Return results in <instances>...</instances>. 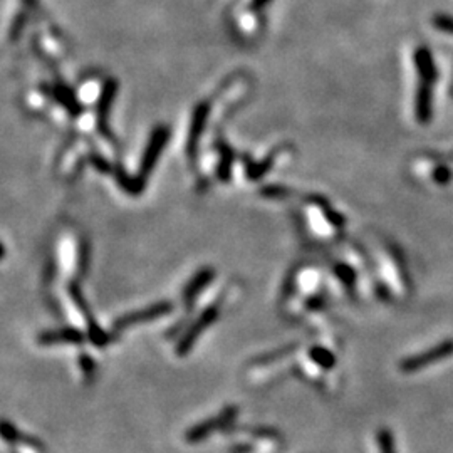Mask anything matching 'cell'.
I'll use <instances>...</instances> for the list:
<instances>
[{"label": "cell", "mask_w": 453, "mask_h": 453, "mask_svg": "<svg viewBox=\"0 0 453 453\" xmlns=\"http://www.w3.org/2000/svg\"><path fill=\"white\" fill-rule=\"evenodd\" d=\"M78 363H79V368H81V373H83L84 379H86L87 383L93 382L94 376H96V371H98V366H96V361L93 358H91L89 354H86V352H83V354H79Z\"/></svg>", "instance_id": "10"}, {"label": "cell", "mask_w": 453, "mask_h": 453, "mask_svg": "<svg viewBox=\"0 0 453 453\" xmlns=\"http://www.w3.org/2000/svg\"><path fill=\"white\" fill-rule=\"evenodd\" d=\"M376 442H378L379 453H396L395 440H393V433L386 428H382L376 435Z\"/></svg>", "instance_id": "11"}, {"label": "cell", "mask_w": 453, "mask_h": 453, "mask_svg": "<svg viewBox=\"0 0 453 453\" xmlns=\"http://www.w3.org/2000/svg\"><path fill=\"white\" fill-rule=\"evenodd\" d=\"M212 279H214V271H210V268H203V271H200L198 274L187 284L185 291H183V300H185L187 306L198 298L200 292L210 284Z\"/></svg>", "instance_id": "9"}, {"label": "cell", "mask_w": 453, "mask_h": 453, "mask_svg": "<svg viewBox=\"0 0 453 453\" xmlns=\"http://www.w3.org/2000/svg\"><path fill=\"white\" fill-rule=\"evenodd\" d=\"M435 27H438L442 32H447V34H453V19L448 15H438V17H435Z\"/></svg>", "instance_id": "12"}, {"label": "cell", "mask_w": 453, "mask_h": 453, "mask_svg": "<svg viewBox=\"0 0 453 453\" xmlns=\"http://www.w3.org/2000/svg\"><path fill=\"white\" fill-rule=\"evenodd\" d=\"M171 311H173V306H171V302H166L165 300V302H156L153 306L144 307V309L128 312V314H124L121 318L114 320V331L121 332V331L131 330V327L135 326L153 323L156 319L165 318V316L170 314Z\"/></svg>", "instance_id": "4"}, {"label": "cell", "mask_w": 453, "mask_h": 453, "mask_svg": "<svg viewBox=\"0 0 453 453\" xmlns=\"http://www.w3.org/2000/svg\"><path fill=\"white\" fill-rule=\"evenodd\" d=\"M2 438L3 442L12 445L15 453H46V447L39 438L26 435L10 422L2 423Z\"/></svg>", "instance_id": "6"}, {"label": "cell", "mask_w": 453, "mask_h": 453, "mask_svg": "<svg viewBox=\"0 0 453 453\" xmlns=\"http://www.w3.org/2000/svg\"><path fill=\"white\" fill-rule=\"evenodd\" d=\"M239 411H240L239 407H235V404H228V407L223 408V410H220L216 415L203 420V422L195 423L194 427L188 428L183 438H185V442L188 445H198L207 442L214 433L228 430V427H232L235 420H237Z\"/></svg>", "instance_id": "1"}, {"label": "cell", "mask_w": 453, "mask_h": 453, "mask_svg": "<svg viewBox=\"0 0 453 453\" xmlns=\"http://www.w3.org/2000/svg\"><path fill=\"white\" fill-rule=\"evenodd\" d=\"M452 354H453V341H443V343L436 344V346L431 348V350H427L420 352V354L410 356V358L403 359L402 363H400V370L407 373V375H410V373L420 371L423 370V368L433 366V364L440 363V361L450 358Z\"/></svg>", "instance_id": "5"}, {"label": "cell", "mask_w": 453, "mask_h": 453, "mask_svg": "<svg viewBox=\"0 0 453 453\" xmlns=\"http://www.w3.org/2000/svg\"><path fill=\"white\" fill-rule=\"evenodd\" d=\"M306 361L323 371H331L336 366V363H338L334 352L327 350L326 346H320V344H314V346H311L307 350Z\"/></svg>", "instance_id": "8"}, {"label": "cell", "mask_w": 453, "mask_h": 453, "mask_svg": "<svg viewBox=\"0 0 453 453\" xmlns=\"http://www.w3.org/2000/svg\"><path fill=\"white\" fill-rule=\"evenodd\" d=\"M262 2H266V0H259V3H262Z\"/></svg>", "instance_id": "13"}, {"label": "cell", "mask_w": 453, "mask_h": 453, "mask_svg": "<svg viewBox=\"0 0 453 453\" xmlns=\"http://www.w3.org/2000/svg\"><path fill=\"white\" fill-rule=\"evenodd\" d=\"M219 312H220L219 306L207 307V309H203L202 314H200L198 318H196L185 331H183V334L180 336L178 341H176V346H175V352L178 358H183V356L190 354L191 350L195 348L196 341L200 339V336H202L212 324L216 323V319H219Z\"/></svg>", "instance_id": "3"}, {"label": "cell", "mask_w": 453, "mask_h": 453, "mask_svg": "<svg viewBox=\"0 0 453 453\" xmlns=\"http://www.w3.org/2000/svg\"><path fill=\"white\" fill-rule=\"evenodd\" d=\"M86 341H87L86 332L76 330V327H64V330L44 331L37 336V344L41 348L83 346Z\"/></svg>", "instance_id": "7"}, {"label": "cell", "mask_w": 453, "mask_h": 453, "mask_svg": "<svg viewBox=\"0 0 453 453\" xmlns=\"http://www.w3.org/2000/svg\"><path fill=\"white\" fill-rule=\"evenodd\" d=\"M416 66L422 74V84L416 94V116L420 121L427 123L431 114V83L435 78L431 55L428 54L427 49H418L416 52Z\"/></svg>", "instance_id": "2"}]
</instances>
